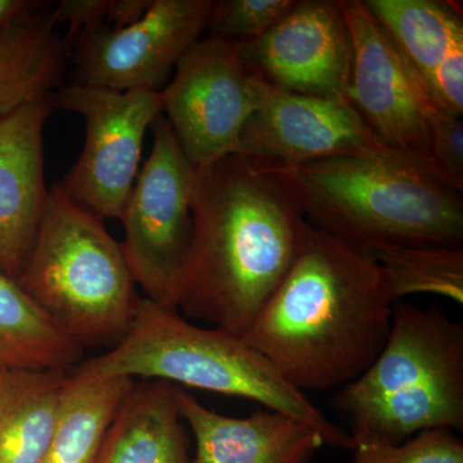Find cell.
Returning <instances> with one entry per match:
<instances>
[{"label":"cell","instance_id":"1","mask_svg":"<svg viewBox=\"0 0 463 463\" xmlns=\"http://www.w3.org/2000/svg\"><path fill=\"white\" fill-rule=\"evenodd\" d=\"M194 234L174 307L242 339L291 269L307 221L288 170L239 155L197 169Z\"/></svg>","mask_w":463,"mask_h":463},{"label":"cell","instance_id":"2","mask_svg":"<svg viewBox=\"0 0 463 463\" xmlns=\"http://www.w3.org/2000/svg\"><path fill=\"white\" fill-rule=\"evenodd\" d=\"M394 304L370 250L307 222L291 269L242 339L300 392L337 390L380 354Z\"/></svg>","mask_w":463,"mask_h":463},{"label":"cell","instance_id":"3","mask_svg":"<svg viewBox=\"0 0 463 463\" xmlns=\"http://www.w3.org/2000/svg\"><path fill=\"white\" fill-rule=\"evenodd\" d=\"M85 379L143 377L250 399L315 426L326 446L352 452L349 432L331 421L306 392L283 379L241 337L192 325L174 307L142 298L132 327L118 345L70 371Z\"/></svg>","mask_w":463,"mask_h":463},{"label":"cell","instance_id":"4","mask_svg":"<svg viewBox=\"0 0 463 463\" xmlns=\"http://www.w3.org/2000/svg\"><path fill=\"white\" fill-rule=\"evenodd\" d=\"M332 407L355 446L402 444L434 429L462 431L463 323L440 307L397 301L380 354L337 389Z\"/></svg>","mask_w":463,"mask_h":463},{"label":"cell","instance_id":"5","mask_svg":"<svg viewBox=\"0 0 463 463\" xmlns=\"http://www.w3.org/2000/svg\"><path fill=\"white\" fill-rule=\"evenodd\" d=\"M307 221L370 249L463 248V199L421 164L395 154L327 158L288 170Z\"/></svg>","mask_w":463,"mask_h":463},{"label":"cell","instance_id":"6","mask_svg":"<svg viewBox=\"0 0 463 463\" xmlns=\"http://www.w3.org/2000/svg\"><path fill=\"white\" fill-rule=\"evenodd\" d=\"M18 285L79 346L118 345L141 297L121 243L102 219L76 205L60 185L50 190L32 252Z\"/></svg>","mask_w":463,"mask_h":463},{"label":"cell","instance_id":"7","mask_svg":"<svg viewBox=\"0 0 463 463\" xmlns=\"http://www.w3.org/2000/svg\"><path fill=\"white\" fill-rule=\"evenodd\" d=\"M152 129L151 154L139 170L120 221L125 233L121 248L145 298L174 307L194 234L192 197L197 169L165 116H158Z\"/></svg>","mask_w":463,"mask_h":463},{"label":"cell","instance_id":"8","mask_svg":"<svg viewBox=\"0 0 463 463\" xmlns=\"http://www.w3.org/2000/svg\"><path fill=\"white\" fill-rule=\"evenodd\" d=\"M56 102L85 121L83 152L58 185L102 221H121L138 176L146 132L163 114L160 90L116 91L72 81L60 88Z\"/></svg>","mask_w":463,"mask_h":463},{"label":"cell","instance_id":"9","mask_svg":"<svg viewBox=\"0 0 463 463\" xmlns=\"http://www.w3.org/2000/svg\"><path fill=\"white\" fill-rule=\"evenodd\" d=\"M160 93L163 115L196 169L236 152L258 100L236 42L210 33L183 54Z\"/></svg>","mask_w":463,"mask_h":463},{"label":"cell","instance_id":"10","mask_svg":"<svg viewBox=\"0 0 463 463\" xmlns=\"http://www.w3.org/2000/svg\"><path fill=\"white\" fill-rule=\"evenodd\" d=\"M352 36L346 100L383 147L431 170L434 100L364 0H341Z\"/></svg>","mask_w":463,"mask_h":463},{"label":"cell","instance_id":"11","mask_svg":"<svg viewBox=\"0 0 463 463\" xmlns=\"http://www.w3.org/2000/svg\"><path fill=\"white\" fill-rule=\"evenodd\" d=\"M215 0H152L138 21L100 25L71 44L74 83L116 91L160 90L205 32Z\"/></svg>","mask_w":463,"mask_h":463},{"label":"cell","instance_id":"12","mask_svg":"<svg viewBox=\"0 0 463 463\" xmlns=\"http://www.w3.org/2000/svg\"><path fill=\"white\" fill-rule=\"evenodd\" d=\"M255 79L257 108L234 155L292 170L327 158L389 151L347 100L294 93Z\"/></svg>","mask_w":463,"mask_h":463},{"label":"cell","instance_id":"13","mask_svg":"<svg viewBox=\"0 0 463 463\" xmlns=\"http://www.w3.org/2000/svg\"><path fill=\"white\" fill-rule=\"evenodd\" d=\"M236 45L246 69L265 83L346 100L353 44L341 2H297L272 29Z\"/></svg>","mask_w":463,"mask_h":463},{"label":"cell","instance_id":"14","mask_svg":"<svg viewBox=\"0 0 463 463\" xmlns=\"http://www.w3.org/2000/svg\"><path fill=\"white\" fill-rule=\"evenodd\" d=\"M50 96L0 118V272L17 281L47 209L44 124Z\"/></svg>","mask_w":463,"mask_h":463},{"label":"cell","instance_id":"15","mask_svg":"<svg viewBox=\"0 0 463 463\" xmlns=\"http://www.w3.org/2000/svg\"><path fill=\"white\" fill-rule=\"evenodd\" d=\"M178 403L196 443L190 463H310L326 447L315 426L279 411L224 416L182 388Z\"/></svg>","mask_w":463,"mask_h":463},{"label":"cell","instance_id":"16","mask_svg":"<svg viewBox=\"0 0 463 463\" xmlns=\"http://www.w3.org/2000/svg\"><path fill=\"white\" fill-rule=\"evenodd\" d=\"M178 389L163 380L134 383L109 425L97 463H190Z\"/></svg>","mask_w":463,"mask_h":463},{"label":"cell","instance_id":"17","mask_svg":"<svg viewBox=\"0 0 463 463\" xmlns=\"http://www.w3.org/2000/svg\"><path fill=\"white\" fill-rule=\"evenodd\" d=\"M48 5L0 33V118L60 87L71 43Z\"/></svg>","mask_w":463,"mask_h":463},{"label":"cell","instance_id":"18","mask_svg":"<svg viewBox=\"0 0 463 463\" xmlns=\"http://www.w3.org/2000/svg\"><path fill=\"white\" fill-rule=\"evenodd\" d=\"M66 371H0V463H42Z\"/></svg>","mask_w":463,"mask_h":463},{"label":"cell","instance_id":"19","mask_svg":"<svg viewBox=\"0 0 463 463\" xmlns=\"http://www.w3.org/2000/svg\"><path fill=\"white\" fill-rule=\"evenodd\" d=\"M425 88L444 63L463 54L462 8L448 0H364ZM428 90V88H426Z\"/></svg>","mask_w":463,"mask_h":463},{"label":"cell","instance_id":"20","mask_svg":"<svg viewBox=\"0 0 463 463\" xmlns=\"http://www.w3.org/2000/svg\"><path fill=\"white\" fill-rule=\"evenodd\" d=\"M134 383L129 377L85 379L69 373L42 463H97L109 425Z\"/></svg>","mask_w":463,"mask_h":463},{"label":"cell","instance_id":"21","mask_svg":"<svg viewBox=\"0 0 463 463\" xmlns=\"http://www.w3.org/2000/svg\"><path fill=\"white\" fill-rule=\"evenodd\" d=\"M83 347L70 340L17 281L0 272V371H70Z\"/></svg>","mask_w":463,"mask_h":463},{"label":"cell","instance_id":"22","mask_svg":"<svg viewBox=\"0 0 463 463\" xmlns=\"http://www.w3.org/2000/svg\"><path fill=\"white\" fill-rule=\"evenodd\" d=\"M371 254L388 279L392 301L432 294L463 304V248L374 245Z\"/></svg>","mask_w":463,"mask_h":463},{"label":"cell","instance_id":"23","mask_svg":"<svg viewBox=\"0 0 463 463\" xmlns=\"http://www.w3.org/2000/svg\"><path fill=\"white\" fill-rule=\"evenodd\" d=\"M345 463H463V441L456 431L434 429L402 444L362 443Z\"/></svg>","mask_w":463,"mask_h":463},{"label":"cell","instance_id":"24","mask_svg":"<svg viewBox=\"0 0 463 463\" xmlns=\"http://www.w3.org/2000/svg\"><path fill=\"white\" fill-rule=\"evenodd\" d=\"M297 5V0H219L206 30L210 35L246 42L272 29Z\"/></svg>","mask_w":463,"mask_h":463},{"label":"cell","instance_id":"25","mask_svg":"<svg viewBox=\"0 0 463 463\" xmlns=\"http://www.w3.org/2000/svg\"><path fill=\"white\" fill-rule=\"evenodd\" d=\"M432 174L457 192H463V124L461 118L434 106L429 112Z\"/></svg>","mask_w":463,"mask_h":463},{"label":"cell","instance_id":"26","mask_svg":"<svg viewBox=\"0 0 463 463\" xmlns=\"http://www.w3.org/2000/svg\"><path fill=\"white\" fill-rule=\"evenodd\" d=\"M111 5L112 0H62L54 12L58 23L69 24L66 36L72 44L78 33L108 24Z\"/></svg>","mask_w":463,"mask_h":463},{"label":"cell","instance_id":"27","mask_svg":"<svg viewBox=\"0 0 463 463\" xmlns=\"http://www.w3.org/2000/svg\"><path fill=\"white\" fill-rule=\"evenodd\" d=\"M47 3L33 0H0V33L41 11Z\"/></svg>","mask_w":463,"mask_h":463},{"label":"cell","instance_id":"28","mask_svg":"<svg viewBox=\"0 0 463 463\" xmlns=\"http://www.w3.org/2000/svg\"><path fill=\"white\" fill-rule=\"evenodd\" d=\"M152 0H112L108 24L112 27H124L136 23L151 7Z\"/></svg>","mask_w":463,"mask_h":463}]
</instances>
